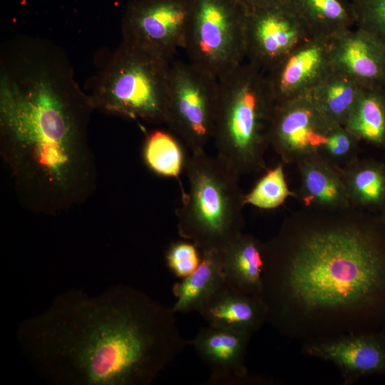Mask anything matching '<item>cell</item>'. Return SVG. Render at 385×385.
I'll use <instances>...</instances> for the list:
<instances>
[{"instance_id":"22","label":"cell","mask_w":385,"mask_h":385,"mask_svg":"<svg viewBox=\"0 0 385 385\" xmlns=\"http://www.w3.org/2000/svg\"><path fill=\"white\" fill-rule=\"evenodd\" d=\"M313 36L332 39L354 24L350 0H292Z\"/></svg>"},{"instance_id":"24","label":"cell","mask_w":385,"mask_h":385,"mask_svg":"<svg viewBox=\"0 0 385 385\" xmlns=\"http://www.w3.org/2000/svg\"><path fill=\"white\" fill-rule=\"evenodd\" d=\"M143 156L146 165L160 175L177 178L183 168V153L179 143L163 130L153 131L147 136Z\"/></svg>"},{"instance_id":"2","label":"cell","mask_w":385,"mask_h":385,"mask_svg":"<svg viewBox=\"0 0 385 385\" xmlns=\"http://www.w3.org/2000/svg\"><path fill=\"white\" fill-rule=\"evenodd\" d=\"M94 108L65 52L19 36L0 53V154L20 204L48 215L83 204L97 185L88 125Z\"/></svg>"},{"instance_id":"28","label":"cell","mask_w":385,"mask_h":385,"mask_svg":"<svg viewBox=\"0 0 385 385\" xmlns=\"http://www.w3.org/2000/svg\"><path fill=\"white\" fill-rule=\"evenodd\" d=\"M358 141L344 125H334L330 130L322 150L334 158H344L353 151Z\"/></svg>"},{"instance_id":"21","label":"cell","mask_w":385,"mask_h":385,"mask_svg":"<svg viewBox=\"0 0 385 385\" xmlns=\"http://www.w3.org/2000/svg\"><path fill=\"white\" fill-rule=\"evenodd\" d=\"M344 126L359 140L385 147V87H364Z\"/></svg>"},{"instance_id":"29","label":"cell","mask_w":385,"mask_h":385,"mask_svg":"<svg viewBox=\"0 0 385 385\" xmlns=\"http://www.w3.org/2000/svg\"><path fill=\"white\" fill-rule=\"evenodd\" d=\"M379 217L385 223V205L381 212V215H379Z\"/></svg>"},{"instance_id":"7","label":"cell","mask_w":385,"mask_h":385,"mask_svg":"<svg viewBox=\"0 0 385 385\" xmlns=\"http://www.w3.org/2000/svg\"><path fill=\"white\" fill-rule=\"evenodd\" d=\"M184 48L190 62L220 79L245 62L242 0H190Z\"/></svg>"},{"instance_id":"16","label":"cell","mask_w":385,"mask_h":385,"mask_svg":"<svg viewBox=\"0 0 385 385\" xmlns=\"http://www.w3.org/2000/svg\"><path fill=\"white\" fill-rule=\"evenodd\" d=\"M197 312L208 325L251 335L267 321V307L260 297L245 294L225 282Z\"/></svg>"},{"instance_id":"9","label":"cell","mask_w":385,"mask_h":385,"mask_svg":"<svg viewBox=\"0 0 385 385\" xmlns=\"http://www.w3.org/2000/svg\"><path fill=\"white\" fill-rule=\"evenodd\" d=\"M247 61L267 72L313 36L292 0H242Z\"/></svg>"},{"instance_id":"8","label":"cell","mask_w":385,"mask_h":385,"mask_svg":"<svg viewBox=\"0 0 385 385\" xmlns=\"http://www.w3.org/2000/svg\"><path fill=\"white\" fill-rule=\"evenodd\" d=\"M219 80L188 62L170 64L166 124L192 152L212 139Z\"/></svg>"},{"instance_id":"19","label":"cell","mask_w":385,"mask_h":385,"mask_svg":"<svg viewBox=\"0 0 385 385\" xmlns=\"http://www.w3.org/2000/svg\"><path fill=\"white\" fill-rule=\"evenodd\" d=\"M301 161L302 191L307 204L345 207L350 202L344 179L317 154Z\"/></svg>"},{"instance_id":"17","label":"cell","mask_w":385,"mask_h":385,"mask_svg":"<svg viewBox=\"0 0 385 385\" xmlns=\"http://www.w3.org/2000/svg\"><path fill=\"white\" fill-rule=\"evenodd\" d=\"M222 253L225 284L245 294L261 297L263 243L253 235L242 232Z\"/></svg>"},{"instance_id":"12","label":"cell","mask_w":385,"mask_h":385,"mask_svg":"<svg viewBox=\"0 0 385 385\" xmlns=\"http://www.w3.org/2000/svg\"><path fill=\"white\" fill-rule=\"evenodd\" d=\"M332 68V39L312 36L265 73L279 103L308 94Z\"/></svg>"},{"instance_id":"14","label":"cell","mask_w":385,"mask_h":385,"mask_svg":"<svg viewBox=\"0 0 385 385\" xmlns=\"http://www.w3.org/2000/svg\"><path fill=\"white\" fill-rule=\"evenodd\" d=\"M251 334L207 325L188 341L210 374L204 384L245 385L267 382L248 374L245 356Z\"/></svg>"},{"instance_id":"15","label":"cell","mask_w":385,"mask_h":385,"mask_svg":"<svg viewBox=\"0 0 385 385\" xmlns=\"http://www.w3.org/2000/svg\"><path fill=\"white\" fill-rule=\"evenodd\" d=\"M332 63L364 87L384 86L385 46L364 30L351 29L333 38Z\"/></svg>"},{"instance_id":"5","label":"cell","mask_w":385,"mask_h":385,"mask_svg":"<svg viewBox=\"0 0 385 385\" xmlns=\"http://www.w3.org/2000/svg\"><path fill=\"white\" fill-rule=\"evenodd\" d=\"M185 168L189 188L177 211L178 234L201 252L222 251L242 233L240 176L205 150L192 152Z\"/></svg>"},{"instance_id":"25","label":"cell","mask_w":385,"mask_h":385,"mask_svg":"<svg viewBox=\"0 0 385 385\" xmlns=\"http://www.w3.org/2000/svg\"><path fill=\"white\" fill-rule=\"evenodd\" d=\"M293 193L289 190L282 165L268 170L254 188L245 195L244 202L261 209L281 205Z\"/></svg>"},{"instance_id":"1","label":"cell","mask_w":385,"mask_h":385,"mask_svg":"<svg viewBox=\"0 0 385 385\" xmlns=\"http://www.w3.org/2000/svg\"><path fill=\"white\" fill-rule=\"evenodd\" d=\"M264 245L267 323L301 345L385 329V223L369 215L285 221Z\"/></svg>"},{"instance_id":"23","label":"cell","mask_w":385,"mask_h":385,"mask_svg":"<svg viewBox=\"0 0 385 385\" xmlns=\"http://www.w3.org/2000/svg\"><path fill=\"white\" fill-rule=\"evenodd\" d=\"M349 200L369 210H381L385 205V166L368 160L354 165L345 175Z\"/></svg>"},{"instance_id":"27","label":"cell","mask_w":385,"mask_h":385,"mask_svg":"<svg viewBox=\"0 0 385 385\" xmlns=\"http://www.w3.org/2000/svg\"><path fill=\"white\" fill-rule=\"evenodd\" d=\"M199 252V248L192 242H173L165 252L166 265L175 276L183 279L199 266L202 259Z\"/></svg>"},{"instance_id":"26","label":"cell","mask_w":385,"mask_h":385,"mask_svg":"<svg viewBox=\"0 0 385 385\" xmlns=\"http://www.w3.org/2000/svg\"><path fill=\"white\" fill-rule=\"evenodd\" d=\"M354 24L385 46V0H352Z\"/></svg>"},{"instance_id":"20","label":"cell","mask_w":385,"mask_h":385,"mask_svg":"<svg viewBox=\"0 0 385 385\" xmlns=\"http://www.w3.org/2000/svg\"><path fill=\"white\" fill-rule=\"evenodd\" d=\"M363 88L355 79L332 66L309 94L332 123L344 125Z\"/></svg>"},{"instance_id":"18","label":"cell","mask_w":385,"mask_h":385,"mask_svg":"<svg viewBox=\"0 0 385 385\" xmlns=\"http://www.w3.org/2000/svg\"><path fill=\"white\" fill-rule=\"evenodd\" d=\"M201 262L189 276L175 283L172 292L176 301L175 313L198 311L202 304L224 283L222 251L202 252Z\"/></svg>"},{"instance_id":"30","label":"cell","mask_w":385,"mask_h":385,"mask_svg":"<svg viewBox=\"0 0 385 385\" xmlns=\"http://www.w3.org/2000/svg\"><path fill=\"white\" fill-rule=\"evenodd\" d=\"M384 87H385V77H384Z\"/></svg>"},{"instance_id":"3","label":"cell","mask_w":385,"mask_h":385,"mask_svg":"<svg viewBox=\"0 0 385 385\" xmlns=\"http://www.w3.org/2000/svg\"><path fill=\"white\" fill-rule=\"evenodd\" d=\"M168 308L116 284L56 296L22 320L17 339L36 373L55 385H149L189 344Z\"/></svg>"},{"instance_id":"4","label":"cell","mask_w":385,"mask_h":385,"mask_svg":"<svg viewBox=\"0 0 385 385\" xmlns=\"http://www.w3.org/2000/svg\"><path fill=\"white\" fill-rule=\"evenodd\" d=\"M218 80L216 156L239 176L261 170L276 104L265 73L245 61Z\"/></svg>"},{"instance_id":"11","label":"cell","mask_w":385,"mask_h":385,"mask_svg":"<svg viewBox=\"0 0 385 385\" xmlns=\"http://www.w3.org/2000/svg\"><path fill=\"white\" fill-rule=\"evenodd\" d=\"M332 123L309 94L276 103L270 125L269 145L290 162L317 155L326 144Z\"/></svg>"},{"instance_id":"13","label":"cell","mask_w":385,"mask_h":385,"mask_svg":"<svg viewBox=\"0 0 385 385\" xmlns=\"http://www.w3.org/2000/svg\"><path fill=\"white\" fill-rule=\"evenodd\" d=\"M301 348L307 356L334 364L344 385L368 376H385V329L306 344Z\"/></svg>"},{"instance_id":"6","label":"cell","mask_w":385,"mask_h":385,"mask_svg":"<svg viewBox=\"0 0 385 385\" xmlns=\"http://www.w3.org/2000/svg\"><path fill=\"white\" fill-rule=\"evenodd\" d=\"M170 61L124 41L96 76L94 109L149 123H165Z\"/></svg>"},{"instance_id":"10","label":"cell","mask_w":385,"mask_h":385,"mask_svg":"<svg viewBox=\"0 0 385 385\" xmlns=\"http://www.w3.org/2000/svg\"><path fill=\"white\" fill-rule=\"evenodd\" d=\"M190 8V0H133L123 16V41L171 61L184 48Z\"/></svg>"}]
</instances>
